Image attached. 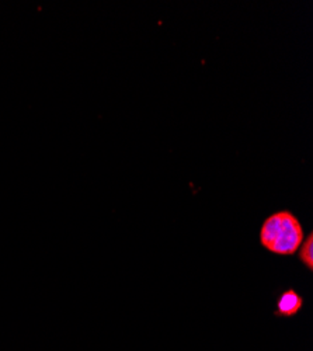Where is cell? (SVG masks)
I'll return each mask as SVG.
<instances>
[{
	"instance_id": "6da1fadb",
	"label": "cell",
	"mask_w": 313,
	"mask_h": 351,
	"mask_svg": "<svg viewBox=\"0 0 313 351\" xmlns=\"http://www.w3.org/2000/svg\"><path fill=\"white\" fill-rule=\"evenodd\" d=\"M305 239L299 219L288 210L267 217L260 228L262 246L278 256H292Z\"/></svg>"
},
{
	"instance_id": "7a4b0ae2",
	"label": "cell",
	"mask_w": 313,
	"mask_h": 351,
	"mask_svg": "<svg viewBox=\"0 0 313 351\" xmlns=\"http://www.w3.org/2000/svg\"><path fill=\"white\" fill-rule=\"evenodd\" d=\"M303 306V300L295 289L284 291L277 301L275 315L284 317L295 316Z\"/></svg>"
},
{
	"instance_id": "3957f363",
	"label": "cell",
	"mask_w": 313,
	"mask_h": 351,
	"mask_svg": "<svg viewBox=\"0 0 313 351\" xmlns=\"http://www.w3.org/2000/svg\"><path fill=\"white\" fill-rule=\"evenodd\" d=\"M298 256L302 265L312 271L313 270V233L310 232L309 235L303 239L298 249Z\"/></svg>"
}]
</instances>
